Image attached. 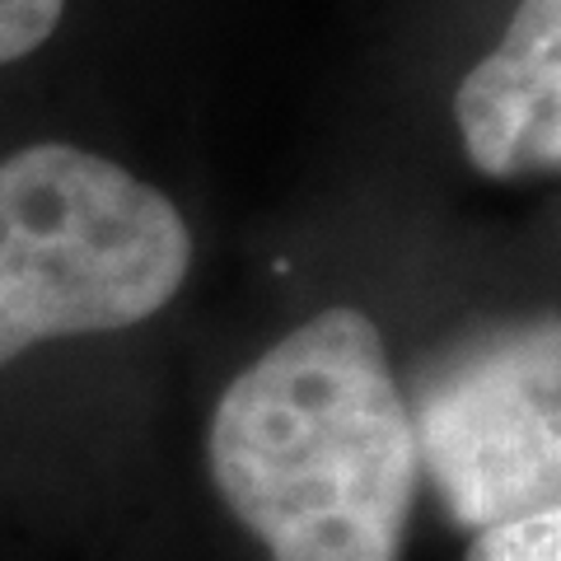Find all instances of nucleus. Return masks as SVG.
I'll list each match as a JSON object with an SVG mask.
<instances>
[{
  "label": "nucleus",
  "mask_w": 561,
  "mask_h": 561,
  "mask_svg": "<svg viewBox=\"0 0 561 561\" xmlns=\"http://www.w3.org/2000/svg\"><path fill=\"white\" fill-rule=\"evenodd\" d=\"M454 122L486 179L561 169V0H519L505 38L463 76Z\"/></svg>",
  "instance_id": "nucleus-4"
},
{
  "label": "nucleus",
  "mask_w": 561,
  "mask_h": 561,
  "mask_svg": "<svg viewBox=\"0 0 561 561\" xmlns=\"http://www.w3.org/2000/svg\"><path fill=\"white\" fill-rule=\"evenodd\" d=\"M468 561H561V501L478 529Z\"/></svg>",
  "instance_id": "nucleus-5"
},
{
  "label": "nucleus",
  "mask_w": 561,
  "mask_h": 561,
  "mask_svg": "<svg viewBox=\"0 0 561 561\" xmlns=\"http://www.w3.org/2000/svg\"><path fill=\"white\" fill-rule=\"evenodd\" d=\"M206 463L272 561H398L421 459L370 313L332 305L239 370Z\"/></svg>",
  "instance_id": "nucleus-1"
},
{
  "label": "nucleus",
  "mask_w": 561,
  "mask_h": 561,
  "mask_svg": "<svg viewBox=\"0 0 561 561\" xmlns=\"http://www.w3.org/2000/svg\"><path fill=\"white\" fill-rule=\"evenodd\" d=\"M187 267L183 210L122 164L66 140L0 160V365L154 319Z\"/></svg>",
  "instance_id": "nucleus-2"
},
{
  "label": "nucleus",
  "mask_w": 561,
  "mask_h": 561,
  "mask_svg": "<svg viewBox=\"0 0 561 561\" xmlns=\"http://www.w3.org/2000/svg\"><path fill=\"white\" fill-rule=\"evenodd\" d=\"M416 459L459 529L561 501V313L459 342L408 398Z\"/></svg>",
  "instance_id": "nucleus-3"
},
{
  "label": "nucleus",
  "mask_w": 561,
  "mask_h": 561,
  "mask_svg": "<svg viewBox=\"0 0 561 561\" xmlns=\"http://www.w3.org/2000/svg\"><path fill=\"white\" fill-rule=\"evenodd\" d=\"M66 0H0V66L38 51L61 24Z\"/></svg>",
  "instance_id": "nucleus-6"
}]
</instances>
